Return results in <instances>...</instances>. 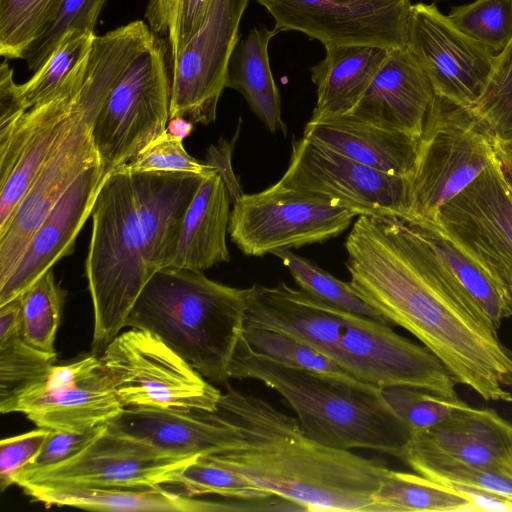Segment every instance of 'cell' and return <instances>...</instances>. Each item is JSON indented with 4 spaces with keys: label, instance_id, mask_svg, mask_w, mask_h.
<instances>
[{
    "label": "cell",
    "instance_id": "obj_1",
    "mask_svg": "<svg viewBox=\"0 0 512 512\" xmlns=\"http://www.w3.org/2000/svg\"><path fill=\"white\" fill-rule=\"evenodd\" d=\"M345 248L349 283L361 299L419 339L458 383L485 401L512 402V351L400 217L358 216Z\"/></svg>",
    "mask_w": 512,
    "mask_h": 512
},
{
    "label": "cell",
    "instance_id": "obj_2",
    "mask_svg": "<svg viewBox=\"0 0 512 512\" xmlns=\"http://www.w3.org/2000/svg\"><path fill=\"white\" fill-rule=\"evenodd\" d=\"M203 178L119 168L108 174L92 210L85 261L94 354L120 334L144 286L167 266L182 218Z\"/></svg>",
    "mask_w": 512,
    "mask_h": 512
},
{
    "label": "cell",
    "instance_id": "obj_3",
    "mask_svg": "<svg viewBox=\"0 0 512 512\" xmlns=\"http://www.w3.org/2000/svg\"><path fill=\"white\" fill-rule=\"evenodd\" d=\"M236 431L228 448L202 456L309 512H370L389 469L381 461L307 437L296 417L226 386L215 410Z\"/></svg>",
    "mask_w": 512,
    "mask_h": 512
},
{
    "label": "cell",
    "instance_id": "obj_4",
    "mask_svg": "<svg viewBox=\"0 0 512 512\" xmlns=\"http://www.w3.org/2000/svg\"><path fill=\"white\" fill-rule=\"evenodd\" d=\"M252 288L244 327L293 336L349 376L376 387L406 386L459 399L458 382L438 357L389 324L325 303L285 282Z\"/></svg>",
    "mask_w": 512,
    "mask_h": 512
},
{
    "label": "cell",
    "instance_id": "obj_5",
    "mask_svg": "<svg viewBox=\"0 0 512 512\" xmlns=\"http://www.w3.org/2000/svg\"><path fill=\"white\" fill-rule=\"evenodd\" d=\"M229 378L254 379L274 389L293 410L303 433L337 449L361 448L400 458L410 431L381 388L351 376L295 368L254 351L241 337Z\"/></svg>",
    "mask_w": 512,
    "mask_h": 512
},
{
    "label": "cell",
    "instance_id": "obj_6",
    "mask_svg": "<svg viewBox=\"0 0 512 512\" xmlns=\"http://www.w3.org/2000/svg\"><path fill=\"white\" fill-rule=\"evenodd\" d=\"M154 41L142 20L96 37L64 130L0 232V283L10 275L32 235L66 190L85 170L101 162L93 135L95 119L123 69Z\"/></svg>",
    "mask_w": 512,
    "mask_h": 512
},
{
    "label": "cell",
    "instance_id": "obj_7",
    "mask_svg": "<svg viewBox=\"0 0 512 512\" xmlns=\"http://www.w3.org/2000/svg\"><path fill=\"white\" fill-rule=\"evenodd\" d=\"M252 293V286L230 287L204 272L162 268L142 289L125 327L150 331L208 381L224 384Z\"/></svg>",
    "mask_w": 512,
    "mask_h": 512
},
{
    "label": "cell",
    "instance_id": "obj_8",
    "mask_svg": "<svg viewBox=\"0 0 512 512\" xmlns=\"http://www.w3.org/2000/svg\"><path fill=\"white\" fill-rule=\"evenodd\" d=\"M497 158L495 137L469 107L435 95L419 139L405 217L436 221L439 210Z\"/></svg>",
    "mask_w": 512,
    "mask_h": 512
},
{
    "label": "cell",
    "instance_id": "obj_9",
    "mask_svg": "<svg viewBox=\"0 0 512 512\" xmlns=\"http://www.w3.org/2000/svg\"><path fill=\"white\" fill-rule=\"evenodd\" d=\"M99 358L125 407L213 412L222 394L148 330L119 334Z\"/></svg>",
    "mask_w": 512,
    "mask_h": 512
},
{
    "label": "cell",
    "instance_id": "obj_10",
    "mask_svg": "<svg viewBox=\"0 0 512 512\" xmlns=\"http://www.w3.org/2000/svg\"><path fill=\"white\" fill-rule=\"evenodd\" d=\"M165 58L156 39L123 69L100 109L93 135L107 170L129 162L166 130L171 81Z\"/></svg>",
    "mask_w": 512,
    "mask_h": 512
},
{
    "label": "cell",
    "instance_id": "obj_11",
    "mask_svg": "<svg viewBox=\"0 0 512 512\" xmlns=\"http://www.w3.org/2000/svg\"><path fill=\"white\" fill-rule=\"evenodd\" d=\"M356 216L332 200L277 182L233 204L228 233L245 255L262 257L325 242L347 230Z\"/></svg>",
    "mask_w": 512,
    "mask_h": 512
},
{
    "label": "cell",
    "instance_id": "obj_12",
    "mask_svg": "<svg viewBox=\"0 0 512 512\" xmlns=\"http://www.w3.org/2000/svg\"><path fill=\"white\" fill-rule=\"evenodd\" d=\"M198 457H173L107 429L60 463L22 470L15 484L39 488H145L176 484Z\"/></svg>",
    "mask_w": 512,
    "mask_h": 512
},
{
    "label": "cell",
    "instance_id": "obj_13",
    "mask_svg": "<svg viewBox=\"0 0 512 512\" xmlns=\"http://www.w3.org/2000/svg\"><path fill=\"white\" fill-rule=\"evenodd\" d=\"M280 184L317 194L357 216L405 217L410 178L378 171L302 136L293 139L288 168Z\"/></svg>",
    "mask_w": 512,
    "mask_h": 512
},
{
    "label": "cell",
    "instance_id": "obj_14",
    "mask_svg": "<svg viewBox=\"0 0 512 512\" xmlns=\"http://www.w3.org/2000/svg\"><path fill=\"white\" fill-rule=\"evenodd\" d=\"M249 0H210L204 21L172 65L169 119L216 120L239 25Z\"/></svg>",
    "mask_w": 512,
    "mask_h": 512
},
{
    "label": "cell",
    "instance_id": "obj_15",
    "mask_svg": "<svg viewBox=\"0 0 512 512\" xmlns=\"http://www.w3.org/2000/svg\"><path fill=\"white\" fill-rule=\"evenodd\" d=\"M274 29L299 31L323 45L406 46L409 0H255Z\"/></svg>",
    "mask_w": 512,
    "mask_h": 512
},
{
    "label": "cell",
    "instance_id": "obj_16",
    "mask_svg": "<svg viewBox=\"0 0 512 512\" xmlns=\"http://www.w3.org/2000/svg\"><path fill=\"white\" fill-rule=\"evenodd\" d=\"M406 46L434 93L471 107L485 89L496 55L460 31L434 4H411Z\"/></svg>",
    "mask_w": 512,
    "mask_h": 512
},
{
    "label": "cell",
    "instance_id": "obj_17",
    "mask_svg": "<svg viewBox=\"0 0 512 512\" xmlns=\"http://www.w3.org/2000/svg\"><path fill=\"white\" fill-rule=\"evenodd\" d=\"M436 221L512 296V190L498 156L439 210Z\"/></svg>",
    "mask_w": 512,
    "mask_h": 512
},
{
    "label": "cell",
    "instance_id": "obj_18",
    "mask_svg": "<svg viewBox=\"0 0 512 512\" xmlns=\"http://www.w3.org/2000/svg\"><path fill=\"white\" fill-rule=\"evenodd\" d=\"M87 64L46 100L29 108L0 146V232L34 183L82 85Z\"/></svg>",
    "mask_w": 512,
    "mask_h": 512
},
{
    "label": "cell",
    "instance_id": "obj_19",
    "mask_svg": "<svg viewBox=\"0 0 512 512\" xmlns=\"http://www.w3.org/2000/svg\"><path fill=\"white\" fill-rule=\"evenodd\" d=\"M102 162L85 170L56 202L32 235L18 263L0 283V306L23 294L60 259L73 253L108 174Z\"/></svg>",
    "mask_w": 512,
    "mask_h": 512
},
{
    "label": "cell",
    "instance_id": "obj_20",
    "mask_svg": "<svg viewBox=\"0 0 512 512\" xmlns=\"http://www.w3.org/2000/svg\"><path fill=\"white\" fill-rule=\"evenodd\" d=\"M512 423L465 403L431 428L412 431L405 454L437 456L512 475Z\"/></svg>",
    "mask_w": 512,
    "mask_h": 512
},
{
    "label": "cell",
    "instance_id": "obj_21",
    "mask_svg": "<svg viewBox=\"0 0 512 512\" xmlns=\"http://www.w3.org/2000/svg\"><path fill=\"white\" fill-rule=\"evenodd\" d=\"M112 432L173 457H201L230 447L236 431L216 411L125 407L108 424Z\"/></svg>",
    "mask_w": 512,
    "mask_h": 512
},
{
    "label": "cell",
    "instance_id": "obj_22",
    "mask_svg": "<svg viewBox=\"0 0 512 512\" xmlns=\"http://www.w3.org/2000/svg\"><path fill=\"white\" fill-rule=\"evenodd\" d=\"M434 97L432 84L412 52L407 46L395 47L349 114L420 138Z\"/></svg>",
    "mask_w": 512,
    "mask_h": 512
},
{
    "label": "cell",
    "instance_id": "obj_23",
    "mask_svg": "<svg viewBox=\"0 0 512 512\" xmlns=\"http://www.w3.org/2000/svg\"><path fill=\"white\" fill-rule=\"evenodd\" d=\"M303 136L368 167L410 179L420 139L377 127L351 114L309 120Z\"/></svg>",
    "mask_w": 512,
    "mask_h": 512
},
{
    "label": "cell",
    "instance_id": "obj_24",
    "mask_svg": "<svg viewBox=\"0 0 512 512\" xmlns=\"http://www.w3.org/2000/svg\"><path fill=\"white\" fill-rule=\"evenodd\" d=\"M230 204L218 172L203 178L182 218L174 252L165 268L204 272L228 262Z\"/></svg>",
    "mask_w": 512,
    "mask_h": 512
},
{
    "label": "cell",
    "instance_id": "obj_25",
    "mask_svg": "<svg viewBox=\"0 0 512 512\" xmlns=\"http://www.w3.org/2000/svg\"><path fill=\"white\" fill-rule=\"evenodd\" d=\"M325 57L310 67L317 101L310 120L349 114L386 60L388 48L327 44Z\"/></svg>",
    "mask_w": 512,
    "mask_h": 512
},
{
    "label": "cell",
    "instance_id": "obj_26",
    "mask_svg": "<svg viewBox=\"0 0 512 512\" xmlns=\"http://www.w3.org/2000/svg\"><path fill=\"white\" fill-rule=\"evenodd\" d=\"M436 253L464 295L494 330L512 316V296L438 221L400 217Z\"/></svg>",
    "mask_w": 512,
    "mask_h": 512
},
{
    "label": "cell",
    "instance_id": "obj_27",
    "mask_svg": "<svg viewBox=\"0 0 512 512\" xmlns=\"http://www.w3.org/2000/svg\"><path fill=\"white\" fill-rule=\"evenodd\" d=\"M124 408L101 364L73 386L30 403L21 413L38 427L79 432L109 424Z\"/></svg>",
    "mask_w": 512,
    "mask_h": 512
},
{
    "label": "cell",
    "instance_id": "obj_28",
    "mask_svg": "<svg viewBox=\"0 0 512 512\" xmlns=\"http://www.w3.org/2000/svg\"><path fill=\"white\" fill-rule=\"evenodd\" d=\"M25 493L47 506H69L97 511H234L227 503L193 499L161 486L145 488H39L27 487Z\"/></svg>",
    "mask_w": 512,
    "mask_h": 512
},
{
    "label": "cell",
    "instance_id": "obj_29",
    "mask_svg": "<svg viewBox=\"0 0 512 512\" xmlns=\"http://www.w3.org/2000/svg\"><path fill=\"white\" fill-rule=\"evenodd\" d=\"M279 32L265 25L253 27L237 43L229 63L227 88L240 92L251 111L269 132L286 134L281 101L268 54L270 40Z\"/></svg>",
    "mask_w": 512,
    "mask_h": 512
},
{
    "label": "cell",
    "instance_id": "obj_30",
    "mask_svg": "<svg viewBox=\"0 0 512 512\" xmlns=\"http://www.w3.org/2000/svg\"><path fill=\"white\" fill-rule=\"evenodd\" d=\"M370 512H477L463 492L420 474L388 469Z\"/></svg>",
    "mask_w": 512,
    "mask_h": 512
},
{
    "label": "cell",
    "instance_id": "obj_31",
    "mask_svg": "<svg viewBox=\"0 0 512 512\" xmlns=\"http://www.w3.org/2000/svg\"><path fill=\"white\" fill-rule=\"evenodd\" d=\"M96 37L95 32L70 30L59 40L42 66L21 84L28 109L50 97L87 63Z\"/></svg>",
    "mask_w": 512,
    "mask_h": 512
},
{
    "label": "cell",
    "instance_id": "obj_32",
    "mask_svg": "<svg viewBox=\"0 0 512 512\" xmlns=\"http://www.w3.org/2000/svg\"><path fill=\"white\" fill-rule=\"evenodd\" d=\"M66 291L50 269L23 294L22 339L30 346L54 353L56 333L61 322Z\"/></svg>",
    "mask_w": 512,
    "mask_h": 512
},
{
    "label": "cell",
    "instance_id": "obj_33",
    "mask_svg": "<svg viewBox=\"0 0 512 512\" xmlns=\"http://www.w3.org/2000/svg\"><path fill=\"white\" fill-rule=\"evenodd\" d=\"M273 255L281 259L300 289L312 297L335 307L389 324L381 314L355 293L349 282L337 279L312 260L299 256L290 249L278 250Z\"/></svg>",
    "mask_w": 512,
    "mask_h": 512
},
{
    "label": "cell",
    "instance_id": "obj_34",
    "mask_svg": "<svg viewBox=\"0 0 512 512\" xmlns=\"http://www.w3.org/2000/svg\"><path fill=\"white\" fill-rule=\"evenodd\" d=\"M57 355L28 345L16 332L0 338V411L10 413L18 396L38 381L51 366Z\"/></svg>",
    "mask_w": 512,
    "mask_h": 512
},
{
    "label": "cell",
    "instance_id": "obj_35",
    "mask_svg": "<svg viewBox=\"0 0 512 512\" xmlns=\"http://www.w3.org/2000/svg\"><path fill=\"white\" fill-rule=\"evenodd\" d=\"M61 0H0V54L24 58L53 18Z\"/></svg>",
    "mask_w": 512,
    "mask_h": 512
},
{
    "label": "cell",
    "instance_id": "obj_36",
    "mask_svg": "<svg viewBox=\"0 0 512 512\" xmlns=\"http://www.w3.org/2000/svg\"><path fill=\"white\" fill-rule=\"evenodd\" d=\"M402 459L418 474L457 490H478L512 498V475L452 459L405 454Z\"/></svg>",
    "mask_w": 512,
    "mask_h": 512
},
{
    "label": "cell",
    "instance_id": "obj_37",
    "mask_svg": "<svg viewBox=\"0 0 512 512\" xmlns=\"http://www.w3.org/2000/svg\"><path fill=\"white\" fill-rule=\"evenodd\" d=\"M210 0H149L145 18L171 64L201 27Z\"/></svg>",
    "mask_w": 512,
    "mask_h": 512
},
{
    "label": "cell",
    "instance_id": "obj_38",
    "mask_svg": "<svg viewBox=\"0 0 512 512\" xmlns=\"http://www.w3.org/2000/svg\"><path fill=\"white\" fill-rule=\"evenodd\" d=\"M176 484L181 485L189 497L215 494L227 500L259 501L276 495L246 476L202 456L182 470Z\"/></svg>",
    "mask_w": 512,
    "mask_h": 512
},
{
    "label": "cell",
    "instance_id": "obj_39",
    "mask_svg": "<svg viewBox=\"0 0 512 512\" xmlns=\"http://www.w3.org/2000/svg\"><path fill=\"white\" fill-rule=\"evenodd\" d=\"M450 21L495 54L512 40V0H476L454 7Z\"/></svg>",
    "mask_w": 512,
    "mask_h": 512
},
{
    "label": "cell",
    "instance_id": "obj_40",
    "mask_svg": "<svg viewBox=\"0 0 512 512\" xmlns=\"http://www.w3.org/2000/svg\"><path fill=\"white\" fill-rule=\"evenodd\" d=\"M469 108L495 139L512 136V40L496 55L484 91Z\"/></svg>",
    "mask_w": 512,
    "mask_h": 512
},
{
    "label": "cell",
    "instance_id": "obj_41",
    "mask_svg": "<svg viewBox=\"0 0 512 512\" xmlns=\"http://www.w3.org/2000/svg\"><path fill=\"white\" fill-rule=\"evenodd\" d=\"M241 337L254 351L285 365L349 376L327 356L286 333L264 328L243 327Z\"/></svg>",
    "mask_w": 512,
    "mask_h": 512
},
{
    "label": "cell",
    "instance_id": "obj_42",
    "mask_svg": "<svg viewBox=\"0 0 512 512\" xmlns=\"http://www.w3.org/2000/svg\"><path fill=\"white\" fill-rule=\"evenodd\" d=\"M382 395L394 414L410 432L440 424L465 404L459 399L406 386L381 388Z\"/></svg>",
    "mask_w": 512,
    "mask_h": 512
},
{
    "label": "cell",
    "instance_id": "obj_43",
    "mask_svg": "<svg viewBox=\"0 0 512 512\" xmlns=\"http://www.w3.org/2000/svg\"><path fill=\"white\" fill-rule=\"evenodd\" d=\"M106 0H61L53 18L24 56L34 72L42 66L59 40L70 30L95 32Z\"/></svg>",
    "mask_w": 512,
    "mask_h": 512
},
{
    "label": "cell",
    "instance_id": "obj_44",
    "mask_svg": "<svg viewBox=\"0 0 512 512\" xmlns=\"http://www.w3.org/2000/svg\"><path fill=\"white\" fill-rule=\"evenodd\" d=\"M183 140L165 130L129 162L117 168L130 172L190 173L204 178L217 172L211 165L192 157Z\"/></svg>",
    "mask_w": 512,
    "mask_h": 512
},
{
    "label": "cell",
    "instance_id": "obj_45",
    "mask_svg": "<svg viewBox=\"0 0 512 512\" xmlns=\"http://www.w3.org/2000/svg\"><path fill=\"white\" fill-rule=\"evenodd\" d=\"M51 429L38 427L29 432L4 438L0 442V488L15 484L18 474L31 464Z\"/></svg>",
    "mask_w": 512,
    "mask_h": 512
},
{
    "label": "cell",
    "instance_id": "obj_46",
    "mask_svg": "<svg viewBox=\"0 0 512 512\" xmlns=\"http://www.w3.org/2000/svg\"><path fill=\"white\" fill-rule=\"evenodd\" d=\"M107 426L99 425L79 432L51 429L34 461L23 470L48 467L69 459L99 437Z\"/></svg>",
    "mask_w": 512,
    "mask_h": 512
},
{
    "label": "cell",
    "instance_id": "obj_47",
    "mask_svg": "<svg viewBox=\"0 0 512 512\" xmlns=\"http://www.w3.org/2000/svg\"><path fill=\"white\" fill-rule=\"evenodd\" d=\"M27 110L21 84L14 81L13 69L4 61L0 67V146L9 140Z\"/></svg>",
    "mask_w": 512,
    "mask_h": 512
},
{
    "label": "cell",
    "instance_id": "obj_48",
    "mask_svg": "<svg viewBox=\"0 0 512 512\" xmlns=\"http://www.w3.org/2000/svg\"><path fill=\"white\" fill-rule=\"evenodd\" d=\"M241 127V119L232 139L220 138L216 145H210L206 151L205 163L211 165L221 176L228 190L231 203L234 204L244 193L232 168V153Z\"/></svg>",
    "mask_w": 512,
    "mask_h": 512
},
{
    "label": "cell",
    "instance_id": "obj_49",
    "mask_svg": "<svg viewBox=\"0 0 512 512\" xmlns=\"http://www.w3.org/2000/svg\"><path fill=\"white\" fill-rule=\"evenodd\" d=\"M194 123L184 117H174L169 119L166 130L174 136L182 139L191 134Z\"/></svg>",
    "mask_w": 512,
    "mask_h": 512
},
{
    "label": "cell",
    "instance_id": "obj_50",
    "mask_svg": "<svg viewBox=\"0 0 512 512\" xmlns=\"http://www.w3.org/2000/svg\"><path fill=\"white\" fill-rule=\"evenodd\" d=\"M495 149L500 159L512 164V136L505 139H495Z\"/></svg>",
    "mask_w": 512,
    "mask_h": 512
},
{
    "label": "cell",
    "instance_id": "obj_51",
    "mask_svg": "<svg viewBox=\"0 0 512 512\" xmlns=\"http://www.w3.org/2000/svg\"><path fill=\"white\" fill-rule=\"evenodd\" d=\"M499 160H500V169H501L502 175H503L506 183L512 190V164L510 162L500 159V158H499Z\"/></svg>",
    "mask_w": 512,
    "mask_h": 512
},
{
    "label": "cell",
    "instance_id": "obj_52",
    "mask_svg": "<svg viewBox=\"0 0 512 512\" xmlns=\"http://www.w3.org/2000/svg\"><path fill=\"white\" fill-rule=\"evenodd\" d=\"M511 435H512V425H511Z\"/></svg>",
    "mask_w": 512,
    "mask_h": 512
}]
</instances>
